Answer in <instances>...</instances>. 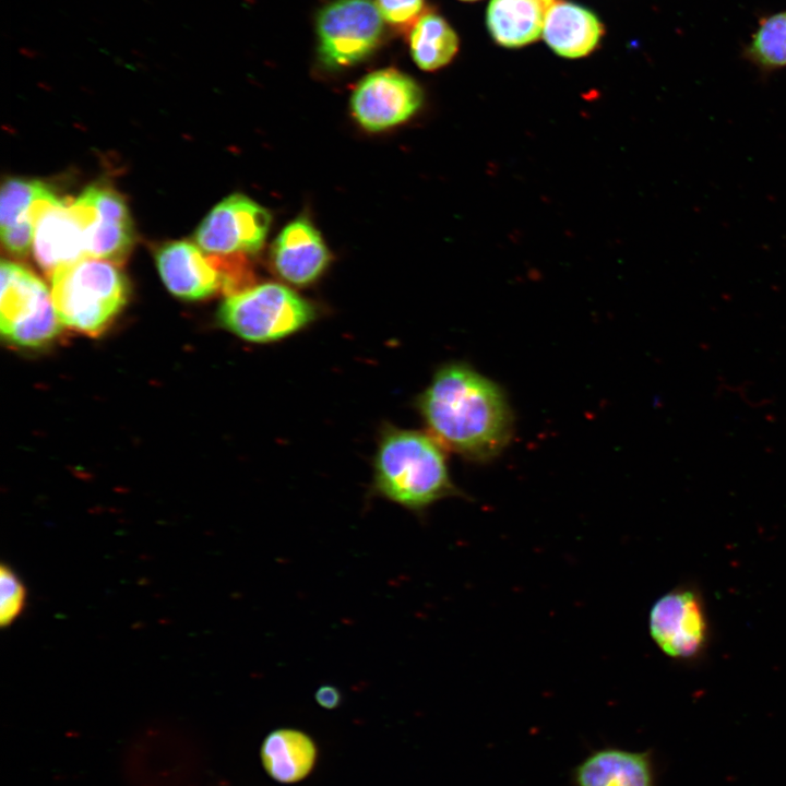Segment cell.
I'll list each match as a JSON object with an SVG mask.
<instances>
[{"label":"cell","mask_w":786,"mask_h":786,"mask_svg":"<svg viewBox=\"0 0 786 786\" xmlns=\"http://www.w3.org/2000/svg\"><path fill=\"white\" fill-rule=\"evenodd\" d=\"M20 52H21L22 55L27 56V57H34V56L36 55L35 51H33V50H31V49H28V48H26V47H21V48H20Z\"/></svg>","instance_id":"24"},{"label":"cell","mask_w":786,"mask_h":786,"mask_svg":"<svg viewBox=\"0 0 786 786\" xmlns=\"http://www.w3.org/2000/svg\"><path fill=\"white\" fill-rule=\"evenodd\" d=\"M26 600L24 584L14 571L2 564L0 568V622L11 624L23 611Z\"/></svg>","instance_id":"21"},{"label":"cell","mask_w":786,"mask_h":786,"mask_svg":"<svg viewBox=\"0 0 786 786\" xmlns=\"http://www.w3.org/2000/svg\"><path fill=\"white\" fill-rule=\"evenodd\" d=\"M467 1H469V0H467Z\"/></svg>","instance_id":"26"},{"label":"cell","mask_w":786,"mask_h":786,"mask_svg":"<svg viewBox=\"0 0 786 786\" xmlns=\"http://www.w3.org/2000/svg\"><path fill=\"white\" fill-rule=\"evenodd\" d=\"M648 628L656 645L674 658L696 657L707 644L703 602L690 587L675 588L658 598L651 608Z\"/></svg>","instance_id":"8"},{"label":"cell","mask_w":786,"mask_h":786,"mask_svg":"<svg viewBox=\"0 0 786 786\" xmlns=\"http://www.w3.org/2000/svg\"><path fill=\"white\" fill-rule=\"evenodd\" d=\"M314 700L322 708L334 710L341 705L342 693L332 684H322L317 689Z\"/></svg>","instance_id":"23"},{"label":"cell","mask_w":786,"mask_h":786,"mask_svg":"<svg viewBox=\"0 0 786 786\" xmlns=\"http://www.w3.org/2000/svg\"><path fill=\"white\" fill-rule=\"evenodd\" d=\"M410 55L426 71L448 64L458 49V38L445 20L436 14L419 19L409 35Z\"/></svg>","instance_id":"19"},{"label":"cell","mask_w":786,"mask_h":786,"mask_svg":"<svg viewBox=\"0 0 786 786\" xmlns=\"http://www.w3.org/2000/svg\"><path fill=\"white\" fill-rule=\"evenodd\" d=\"M261 763L266 774L281 784H295L307 778L314 770L319 749L307 733L290 727L269 733L260 749Z\"/></svg>","instance_id":"16"},{"label":"cell","mask_w":786,"mask_h":786,"mask_svg":"<svg viewBox=\"0 0 786 786\" xmlns=\"http://www.w3.org/2000/svg\"><path fill=\"white\" fill-rule=\"evenodd\" d=\"M46 285L23 265L1 262L0 326L2 335L19 346L38 347L61 330Z\"/></svg>","instance_id":"5"},{"label":"cell","mask_w":786,"mask_h":786,"mask_svg":"<svg viewBox=\"0 0 786 786\" xmlns=\"http://www.w3.org/2000/svg\"><path fill=\"white\" fill-rule=\"evenodd\" d=\"M376 5L386 22L403 25L418 16L424 0H376Z\"/></svg>","instance_id":"22"},{"label":"cell","mask_w":786,"mask_h":786,"mask_svg":"<svg viewBox=\"0 0 786 786\" xmlns=\"http://www.w3.org/2000/svg\"><path fill=\"white\" fill-rule=\"evenodd\" d=\"M270 224L266 209L242 194H233L207 214L195 240L206 254H251L262 248Z\"/></svg>","instance_id":"7"},{"label":"cell","mask_w":786,"mask_h":786,"mask_svg":"<svg viewBox=\"0 0 786 786\" xmlns=\"http://www.w3.org/2000/svg\"><path fill=\"white\" fill-rule=\"evenodd\" d=\"M539 1L543 2L546 7H549L551 3H553L552 2L553 0H539Z\"/></svg>","instance_id":"25"},{"label":"cell","mask_w":786,"mask_h":786,"mask_svg":"<svg viewBox=\"0 0 786 786\" xmlns=\"http://www.w3.org/2000/svg\"><path fill=\"white\" fill-rule=\"evenodd\" d=\"M155 258L164 284L177 297L203 299L222 287L210 254L190 241L167 242L157 249Z\"/></svg>","instance_id":"13"},{"label":"cell","mask_w":786,"mask_h":786,"mask_svg":"<svg viewBox=\"0 0 786 786\" xmlns=\"http://www.w3.org/2000/svg\"><path fill=\"white\" fill-rule=\"evenodd\" d=\"M119 263L86 257L49 274L60 322L88 336L102 334L120 313L129 284Z\"/></svg>","instance_id":"3"},{"label":"cell","mask_w":786,"mask_h":786,"mask_svg":"<svg viewBox=\"0 0 786 786\" xmlns=\"http://www.w3.org/2000/svg\"><path fill=\"white\" fill-rule=\"evenodd\" d=\"M271 257L278 276L297 286L313 283L330 262L326 246L307 218L284 227L273 243Z\"/></svg>","instance_id":"14"},{"label":"cell","mask_w":786,"mask_h":786,"mask_svg":"<svg viewBox=\"0 0 786 786\" xmlns=\"http://www.w3.org/2000/svg\"><path fill=\"white\" fill-rule=\"evenodd\" d=\"M33 252L48 275L56 269L86 258L85 227L70 203L58 200L47 205L36 219Z\"/></svg>","instance_id":"12"},{"label":"cell","mask_w":786,"mask_h":786,"mask_svg":"<svg viewBox=\"0 0 786 786\" xmlns=\"http://www.w3.org/2000/svg\"><path fill=\"white\" fill-rule=\"evenodd\" d=\"M59 198L43 182L9 178L1 188L0 227L5 250L16 258L28 254L34 227L43 210Z\"/></svg>","instance_id":"11"},{"label":"cell","mask_w":786,"mask_h":786,"mask_svg":"<svg viewBox=\"0 0 786 786\" xmlns=\"http://www.w3.org/2000/svg\"><path fill=\"white\" fill-rule=\"evenodd\" d=\"M371 491L420 516L442 499L464 497L452 481L443 446L429 432L393 426L381 432Z\"/></svg>","instance_id":"2"},{"label":"cell","mask_w":786,"mask_h":786,"mask_svg":"<svg viewBox=\"0 0 786 786\" xmlns=\"http://www.w3.org/2000/svg\"><path fill=\"white\" fill-rule=\"evenodd\" d=\"M428 432L464 458L487 462L513 434V414L501 388L463 362L442 366L417 398Z\"/></svg>","instance_id":"1"},{"label":"cell","mask_w":786,"mask_h":786,"mask_svg":"<svg viewBox=\"0 0 786 786\" xmlns=\"http://www.w3.org/2000/svg\"><path fill=\"white\" fill-rule=\"evenodd\" d=\"M421 103V88L410 76L395 69H382L357 84L350 108L360 126L381 131L406 121Z\"/></svg>","instance_id":"9"},{"label":"cell","mask_w":786,"mask_h":786,"mask_svg":"<svg viewBox=\"0 0 786 786\" xmlns=\"http://www.w3.org/2000/svg\"><path fill=\"white\" fill-rule=\"evenodd\" d=\"M313 306L290 288L265 283L227 296L218 321L229 332L253 343L285 338L310 324Z\"/></svg>","instance_id":"4"},{"label":"cell","mask_w":786,"mask_h":786,"mask_svg":"<svg viewBox=\"0 0 786 786\" xmlns=\"http://www.w3.org/2000/svg\"><path fill=\"white\" fill-rule=\"evenodd\" d=\"M543 35L558 55L579 58L595 48L602 35V25L586 9L556 2L546 10Z\"/></svg>","instance_id":"17"},{"label":"cell","mask_w":786,"mask_h":786,"mask_svg":"<svg viewBox=\"0 0 786 786\" xmlns=\"http://www.w3.org/2000/svg\"><path fill=\"white\" fill-rule=\"evenodd\" d=\"M574 786H656L651 752L603 748L573 771Z\"/></svg>","instance_id":"15"},{"label":"cell","mask_w":786,"mask_h":786,"mask_svg":"<svg viewBox=\"0 0 786 786\" xmlns=\"http://www.w3.org/2000/svg\"><path fill=\"white\" fill-rule=\"evenodd\" d=\"M752 55L763 64H786V12L767 19L755 34Z\"/></svg>","instance_id":"20"},{"label":"cell","mask_w":786,"mask_h":786,"mask_svg":"<svg viewBox=\"0 0 786 786\" xmlns=\"http://www.w3.org/2000/svg\"><path fill=\"white\" fill-rule=\"evenodd\" d=\"M382 16L371 0H334L319 13V52L331 67H348L366 59L379 45Z\"/></svg>","instance_id":"6"},{"label":"cell","mask_w":786,"mask_h":786,"mask_svg":"<svg viewBox=\"0 0 786 786\" xmlns=\"http://www.w3.org/2000/svg\"><path fill=\"white\" fill-rule=\"evenodd\" d=\"M547 8L539 0H491L487 12L489 31L503 46L526 45L543 33Z\"/></svg>","instance_id":"18"},{"label":"cell","mask_w":786,"mask_h":786,"mask_svg":"<svg viewBox=\"0 0 786 786\" xmlns=\"http://www.w3.org/2000/svg\"><path fill=\"white\" fill-rule=\"evenodd\" d=\"M85 225L86 257L120 263L133 245V227L122 196L110 187H87L73 202Z\"/></svg>","instance_id":"10"}]
</instances>
